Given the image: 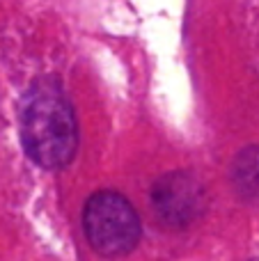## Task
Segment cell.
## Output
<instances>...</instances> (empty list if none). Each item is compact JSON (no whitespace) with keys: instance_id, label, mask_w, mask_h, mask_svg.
<instances>
[{"instance_id":"obj_1","label":"cell","mask_w":259,"mask_h":261,"mask_svg":"<svg viewBox=\"0 0 259 261\" xmlns=\"http://www.w3.org/2000/svg\"><path fill=\"white\" fill-rule=\"evenodd\" d=\"M18 128L25 153L46 170L67 167L76 156V113L55 78L32 83L21 101Z\"/></svg>"},{"instance_id":"obj_2","label":"cell","mask_w":259,"mask_h":261,"mask_svg":"<svg viewBox=\"0 0 259 261\" xmlns=\"http://www.w3.org/2000/svg\"><path fill=\"white\" fill-rule=\"evenodd\" d=\"M83 227L90 245L103 257L128 254L142 234L136 208L115 190H99L87 199Z\"/></svg>"},{"instance_id":"obj_3","label":"cell","mask_w":259,"mask_h":261,"mask_svg":"<svg viewBox=\"0 0 259 261\" xmlns=\"http://www.w3.org/2000/svg\"><path fill=\"white\" fill-rule=\"evenodd\" d=\"M151 204L163 222L186 227L204 211V186L188 172H170L154 184Z\"/></svg>"},{"instance_id":"obj_4","label":"cell","mask_w":259,"mask_h":261,"mask_svg":"<svg viewBox=\"0 0 259 261\" xmlns=\"http://www.w3.org/2000/svg\"><path fill=\"white\" fill-rule=\"evenodd\" d=\"M232 184L239 197L259 206V147H246L237 153L232 165Z\"/></svg>"}]
</instances>
